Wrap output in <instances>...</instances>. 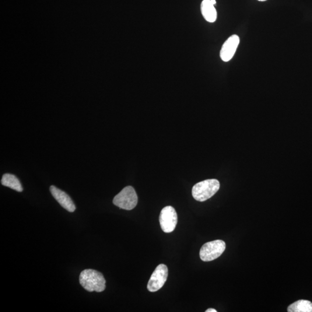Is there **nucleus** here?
Wrapping results in <instances>:
<instances>
[{
  "label": "nucleus",
  "instance_id": "f257e3e1",
  "mask_svg": "<svg viewBox=\"0 0 312 312\" xmlns=\"http://www.w3.org/2000/svg\"><path fill=\"white\" fill-rule=\"evenodd\" d=\"M79 283L84 289L89 292L101 293L106 288V280L102 273L92 269L84 270L80 273Z\"/></svg>",
  "mask_w": 312,
  "mask_h": 312
},
{
  "label": "nucleus",
  "instance_id": "f03ea898",
  "mask_svg": "<svg viewBox=\"0 0 312 312\" xmlns=\"http://www.w3.org/2000/svg\"><path fill=\"white\" fill-rule=\"evenodd\" d=\"M220 186V182L217 180H208L199 182L192 188V197L198 201H205L218 191Z\"/></svg>",
  "mask_w": 312,
  "mask_h": 312
},
{
  "label": "nucleus",
  "instance_id": "7ed1b4c3",
  "mask_svg": "<svg viewBox=\"0 0 312 312\" xmlns=\"http://www.w3.org/2000/svg\"><path fill=\"white\" fill-rule=\"evenodd\" d=\"M113 203L119 208L130 210L137 205L138 196L134 188L132 187H127L115 196Z\"/></svg>",
  "mask_w": 312,
  "mask_h": 312
},
{
  "label": "nucleus",
  "instance_id": "20e7f679",
  "mask_svg": "<svg viewBox=\"0 0 312 312\" xmlns=\"http://www.w3.org/2000/svg\"><path fill=\"white\" fill-rule=\"evenodd\" d=\"M226 248V243L222 240L209 242L202 247L199 251V256L203 261H213L223 253Z\"/></svg>",
  "mask_w": 312,
  "mask_h": 312
},
{
  "label": "nucleus",
  "instance_id": "39448f33",
  "mask_svg": "<svg viewBox=\"0 0 312 312\" xmlns=\"http://www.w3.org/2000/svg\"><path fill=\"white\" fill-rule=\"evenodd\" d=\"M161 229L166 233L173 232L178 223L176 210L171 206H167L161 210L160 217Z\"/></svg>",
  "mask_w": 312,
  "mask_h": 312
},
{
  "label": "nucleus",
  "instance_id": "423d86ee",
  "mask_svg": "<svg viewBox=\"0 0 312 312\" xmlns=\"http://www.w3.org/2000/svg\"><path fill=\"white\" fill-rule=\"evenodd\" d=\"M168 269L167 265L160 264L157 266L149 280L147 288L150 292H156L162 288L167 281Z\"/></svg>",
  "mask_w": 312,
  "mask_h": 312
},
{
  "label": "nucleus",
  "instance_id": "0eeeda50",
  "mask_svg": "<svg viewBox=\"0 0 312 312\" xmlns=\"http://www.w3.org/2000/svg\"><path fill=\"white\" fill-rule=\"evenodd\" d=\"M240 42V37L237 35H233L224 43L220 52L221 59L224 62H228L233 59L237 51Z\"/></svg>",
  "mask_w": 312,
  "mask_h": 312
},
{
  "label": "nucleus",
  "instance_id": "6e6552de",
  "mask_svg": "<svg viewBox=\"0 0 312 312\" xmlns=\"http://www.w3.org/2000/svg\"><path fill=\"white\" fill-rule=\"evenodd\" d=\"M50 191L51 194L57 201L60 205H61L63 208H64L69 212H73L76 209V206L72 200L71 197L65 193L64 191L60 190L59 188L55 187V186H51L50 187Z\"/></svg>",
  "mask_w": 312,
  "mask_h": 312
},
{
  "label": "nucleus",
  "instance_id": "1a4fd4ad",
  "mask_svg": "<svg viewBox=\"0 0 312 312\" xmlns=\"http://www.w3.org/2000/svg\"><path fill=\"white\" fill-rule=\"evenodd\" d=\"M201 10L204 19L209 23L215 22L217 19V11L210 0H204L201 2Z\"/></svg>",
  "mask_w": 312,
  "mask_h": 312
},
{
  "label": "nucleus",
  "instance_id": "9d476101",
  "mask_svg": "<svg viewBox=\"0 0 312 312\" xmlns=\"http://www.w3.org/2000/svg\"><path fill=\"white\" fill-rule=\"evenodd\" d=\"M1 183L4 187H9L18 192L23 191V187L20 182L15 175L5 174L3 175Z\"/></svg>",
  "mask_w": 312,
  "mask_h": 312
},
{
  "label": "nucleus",
  "instance_id": "9b49d317",
  "mask_svg": "<svg viewBox=\"0 0 312 312\" xmlns=\"http://www.w3.org/2000/svg\"><path fill=\"white\" fill-rule=\"evenodd\" d=\"M289 312H312V303L310 301L299 300L287 308Z\"/></svg>",
  "mask_w": 312,
  "mask_h": 312
},
{
  "label": "nucleus",
  "instance_id": "f8f14e48",
  "mask_svg": "<svg viewBox=\"0 0 312 312\" xmlns=\"http://www.w3.org/2000/svg\"><path fill=\"white\" fill-rule=\"evenodd\" d=\"M206 312H217V311L215 309H212V308H210L205 311Z\"/></svg>",
  "mask_w": 312,
  "mask_h": 312
},
{
  "label": "nucleus",
  "instance_id": "ddd939ff",
  "mask_svg": "<svg viewBox=\"0 0 312 312\" xmlns=\"http://www.w3.org/2000/svg\"><path fill=\"white\" fill-rule=\"evenodd\" d=\"M213 5H215L216 3V0H210Z\"/></svg>",
  "mask_w": 312,
  "mask_h": 312
},
{
  "label": "nucleus",
  "instance_id": "4468645a",
  "mask_svg": "<svg viewBox=\"0 0 312 312\" xmlns=\"http://www.w3.org/2000/svg\"><path fill=\"white\" fill-rule=\"evenodd\" d=\"M259 1H265L266 0H258Z\"/></svg>",
  "mask_w": 312,
  "mask_h": 312
}]
</instances>
